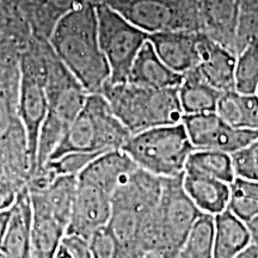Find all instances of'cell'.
<instances>
[{
    "instance_id": "1",
    "label": "cell",
    "mask_w": 258,
    "mask_h": 258,
    "mask_svg": "<svg viewBox=\"0 0 258 258\" xmlns=\"http://www.w3.org/2000/svg\"><path fill=\"white\" fill-rule=\"evenodd\" d=\"M97 2L82 0L61 16L50 32L57 60L85 91L101 93L110 79V70L98 41Z\"/></svg>"
},
{
    "instance_id": "2",
    "label": "cell",
    "mask_w": 258,
    "mask_h": 258,
    "mask_svg": "<svg viewBox=\"0 0 258 258\" xmlns=\"http://www.w3.org/2000/svg\"><path fill=\"white\" fill-rule=\"evenodd\" d=\"M101 95L132 135L182 122L178 88L153 89L132 83H106Z\"/></svg>"
},
{
    "instance_id": "3",
    "label": "cell",
    "mask_w": 258,
    "mask_h": 258,
    "mask_svg": "<svg viewBox=\"0 0 258 258\" xmlns=\"http://www.w3.org/2000/svg\"><path fill=\"white\" fill-rule=\"evenodd\" d=\"M132 133L116 117L101 93L88 96L85 105L51 153L54 160L69 153L101 154L122 150Z\"/></svg>"
},
{
    "instance_id": "4",
    "label": "cell",
    "mask_w": 258,
    "mask_h": 258,
    "mask_svg": "<svg viewBox=\"0 0 258 258\" xmlns=\"http://www.w3.org/2000/svg\"><path fill=\"white\" fill-rule=\"evenodd\" d=\"M46 91L48 114L38 139L36 169L49 161L51 153L82 111L89 96L59 60L47 63Z\"/></svg>"
},
{
    "instance_id": "5",
    "label": "cell",
    "mask_w": 258,
    "mask_h": 258,
    "mask_svg": "<svg viewBox=\"0 0 258 258\" xmlns=\"http://www.w3.org/2000/svg\"><path fill=\"white\" fill-rule=\"evenodd\" d=\"M122 150L139 167L161 178L183 175L194 148L182 122L133 134Z\"/></svg>"
},
{
    "instance_id": "6",
    "label": "cell",
    "mask_w": 258,
    "mask_h": 258,
    "mask_svg": "<svg viewBox=\"0 0 258 258\" xmlns=\"http://www.w3.org/2000/svg\"><path fill=\"white\" fill-rule=\"evenodd\" d=\"M148 35L202 30L200 0H101Z\"/></svg>"
},
{
    "instance_id": "7",
    "label": "cell",
    "mask_w": 258,
    "mask_h": 258,
    "mask_svg": "<svg viewBox=\"0 0 258 258\" xmlns=\"http://www.w3.org/2000/svg\"><path fill=\"white\" fill-rule=\"evenodd\" d=\"M98 41L110 70L109 83H127L135 57L148 41V34L103 2H97Z\"/></svg>"
},
{
    "instance_id": "8",
    "label": "cell",
    "mask_w": 258,
    "mask_h": 258,
    "mask_svg": "<svg viewBox=\"0 0 258 258\" xmlns=\"http://www.w3.org/2000/svg\"><path fill=\"white\" fill-rule=\"evenodd\" d=\"M202 212L183 186V175L163 178V194L158 206L160 251L164 258L178 256L192 226Z\"/></svg>"
},
{
    "instance_id": "9",
    "label": "cell",
    "mask_w": 258,
    "mask_h": 258,
    "mask_svg": "<svg viewBox=\"0 0 258 258\" xmlns=\"http://www.w3.org/2000/svg\"><path fill=\"white\" fill-rule=\"evenodd\" d=\"M34 66V61L29 57H24L22 60L17 99V116L25 135L30 176L36 169L38 139L48 114L47 73L43 76Z\"/></svg>"
},
{
    "instance_id": "10",
    "label": "cell",
    "mask_w": 258,
    "mask_h": 258,
    "mask_svg": "<svg viewBox=\"0 0 258 258\" xmlns=\"http://www.w3.org/2000/svg\"><path fill=\"white\" fill-rule=\"evenodd\" d=\"M182 123L195 150L232 154L258 138L257 132L234 128L226 123L217 112L184 115Z\"/></svg>"
},
{
    "instance_id": "11",
    "label": "cell",
    "mask_w": 258,
    "mask_h": 258,
    "mask_svg": "<svg viewBox=\"0 0 258 258\" xmlns=\"http://www.w3.org/2000/svg\"><path fill=\"white\" fill-rule=\"evenodd\" d=\"M110 215L111 196L78 180L66 234L78 235L89 240L96 231L108 225Z\"/></svg>"
},
{
    "instance_id": "12",
    "label": "cell",
    "mask_w": 258,
    "mask_h": 258,
    "mask_svg": "<svg viewBox=\"0 0 258 258\" xmlns=\"http://www.w3.org/2000/svg\"><path fill=\"white\" fill-rule=\"evenodd\" d=\"M163 194V178L137 167L111 195V207L129 209L141 217L156 211Z\"/></svg>"
},
{
    "instance_id": "13",
    "label": "cell",
    "mask_w": 258,
    "mask_h": 258,
    "mask_svg": "<svg viewBox=\"0 0 258 258\" xmlns=\"http://www.w3.org/2000/svg\"><path fill=\"white\" fill-rule=\"evenodd\" d=\"M202 34L237 55L241 0H200Z\"/></svg>"
},
{
    "instance_id": "14",
    "label": "cell",
    "mask_w": 258,
    "mask_h": 258,
    "mask_svg": "<svg viewBox=\"0 0 258 258\" xmlns=\"http://www.w3.org/2000/svg\"><path fill=\"white\" fill-rule=\"evenodd\" d=\"M199 35V31H164L148 35V41L167 67L184 76L198 67Z\"/></svg>"
},
{
    "instance_id": "15",
    "label": "cell",
    "mask_w": 258,
    "mask_h": 258,
    "mask_svg": "<svg viewBox=\"0 0 258 258\" xmlns=\"http://www.w3.org/2000/svg\"><path fill=\"white\" fill-rule=\"evenodd\" d=\"M196 70L209 85L221 93L234 91L235 54L200 32Z\"/></svg>"
},
{
    "instance_id": "16",
    "label": "cell",
    "mask_w": 258,
    "mask_h": 258,
    "mask_svg": "<svg viewBox=\"0 0 258 258\" xmlns=\"http://www.w3.org/2000/svg\"><path fill=\"white\" fill-rule=\"evenodd\" d=\"M138 165L123 150H114L98 154L78 176V180L88 183L112 195Z\"/></svg>"
},
{
    "instance_id": "17",
    "label": "cell",
    "mask_w": 258,
    "mask_h": 258,
    "mask_svg": "<svg viewBox=\"0 0 258 258\" xmlns=\"http://www.w3.org/2000/svg\"><path fill=\"white\" fill-rule=\"evenodd\" d=\"M32 209L30 258H54L66 227L51 215L40 194L29 192Z\"/></svg>"
},
{
    "instance_id": "18",
    "label": "cell",
    "mask_w": 258,
    "mask_h": 258,
    "mask_svg": "<svg viewBox=\"0 0 258 258\" xmlns=\"http://www.w3.org/2000/svg\"><path fill=\"white\" fill-rule=\"evenodd\" d=\"M31 226V201L25 186L11 208V219L0 247L2 258H30Z\"/></svg>"
},
{
    "instance_id": "19",
    "label": "cell",
    "mask_w": 258,
    "mask_h": 258,
    "mask_svg": "<svg viewBox=\"0 0 258 258\" xmlns=\"http://www.w3.org/2000/svg\"><path fill=\"white\" fill-rule=\"evenodd\" d=\"M182 80V74L176 73L163 62L150 41L139 51L128 77V83L153 89L178 88Z\"/></svg>"
},
{
    "instance_id": "20",
    "label": "cell",
    "mask_w": 258,
    "mask_h": 258,
    "mask_svg": "<svg viewBox=\"0 0 258 258\" xmlns=\"http://www.w3.org/2000/svg\"><path fill=\"white\" fill-rule=\"evenodd\" d=\"M183 186L198 208L205 214L215 217L227 209L230 184L199 173L183 172Z\"/></svg>"
},
{
    "instance_id": "21",
    "label": "cell",
    "mask_w": 258,
    "mask_h": 258,
    "mask_svg": "<svg viewBox=\"0 0 258 258\" xmlns=\"http://www.w3.org/2000/svg\"><path fill=\"white\" fill-rule=\"evenodd\" d=\"M250 243L246 222L228 209L215 215L213 258H235Z\"/></svg>"
},
{
    "instance_id": "22",
    "label": "cell",
    "mask_w": 258,
    "mask_h": 258,
    "mask_svg": "<svg viewBox=\"0 0 258 258\" xmlns=\"http://www.w3.org/2000/svg\"><path fill=\"white\" fill-rule=\"evenodd\" d=\"M221 95L202 78L196 69L184 74L178 86L179 102L184 115L215 112Z\"/></svg>"
},
{
    "instance_id": "23",
    "label": "cell",
    "mask_w": 258,
    "mask_h": 258,
    "mask_svg": "<svg viewBox=\"0 0 258 258\" xmlns=\"http://www.w3.org/2000/svg\"><path fill=\"white\" fill-rule=\"evenodd\" d=\"M215 112L232 127L258 133L257 95H243L237 91L222 93Z\"/></svg>"
},
{
    "instance_id": "24",
    "label": "cell",
    "mask_w": 258,
    "mask_h": 258,
    "mask_svg": "<svg viewBox=\"0 0 258 258\" xmlns=\"http://www.w3.org/2000/svg\"><path fill=\"white\" fill-rule=\"evenodd\" d=\"M77 186H78V177L57 176L54 182L48 186V189L37 192L42 196L51 215L61 225H63L66 230L70 222L71 213H72Z\"/></svg>"
},
{
    "instance_id": "25",
    "label": "cell",
    "mask_w": 258,
    "mask_h": 258,
    "mask_svg": "<svg viewBox=\"0 0 258 258\" xmlns=\"http://www.w3.org/2000/svg\"><path fill=\"white\" fill-rule=\"evenodd\" d=\"M184 171L211 177L227 184L235 178L231 154L219 151L195 150L190 154Z\"/></svg>"
},
{
    "instance_id": "26",
    "label": "cell",
    "mask_w": 258,
    "mask_h": 258,
    "mask_svg": "<svg viewBox=\"0 0 258 258\" xmlns=\"http://www.w3.org/2000/svg\"><path fill=\"white\" fill-rule=\"evenodd\" d=\"M214 217L202 213L186 237L178 258H213Z\"/></svg>"
},
{
    "instance_id": "27",
    "label": "cell",
    "mask_w": 258,
    "mask_h": 258,
    "mask_svg": "<svg viewBox=\"0 0 258 258\" xmlns=\"http://www.w3.org/2000/svg\"><path fill=\"white\" fill-rule=\"evenodd\" d=\"M258 90V40L250 41L235 56L234 91L256 95Z\"/></svg>"
},
{
    "instance_id": "28",
    "label": "cell",
    "mask_w": 258,
    "mask_h": 258,
    "mask_svg": "<svg viewBox=\"0 0 258 258\" xmlns=\"http://www.w3.org/2000/svg\"><path fill=\"white\" fill-rule=\"evenodd\" d=\"M227 209L244 222L256 218L258 215V182L235 177L230 184Z\"/></svg>"
},
{
    "instance_id": "29",
    "label": "cell",
    "mask_w": 258,
    "mask_h": 258,
    "mask_svg": "<svg viewBox=\"0 0 258 258\" xmlns=\"http://www.w3.org/2000/svg\"><path fill=\"white\" fill-rule=\"evenodd\" d=\"M89 244L93 258H132L108 226L96 231Z\"/></svg>"
},
{
    "instance_id": "30",
    "label": "cell",
    "mask_w": 258,
    "mask_h": 258,
    "mask_svg": "<svg viewBox=\"0 0 258 258\" xmlns=\"http://www.w3.org/2000/svg\"><path fill=\"white\" fill-rule=\"evenodd\" d=\"M234 176L258 182V138L231 154Z\"/></svg>"
},
{
    "instance_id": "31",
    "label": "cell",
    "mask_w": 258,
    "mask_h": 258,
    "mask_svg": "<svg viewBox=\"0 0 258 258\" xmlns=\"http://www.w3.org/2000/svg\"><path fill=\"white\" fill-rule=\"evenodd\" d=\"M97 156L98 154L96 153H69L57 159L49 160L47 165L54 171L56 176L78 177Z\"/></svg>"
},
{
    "instance_id": "32",
    "label": "cell",
    "mask_w": 258,
    "mask_h": 258,
    "mask_svg": "<svg viewBox=\"0 0 258 258\" xmlns=\"http://www.w3.org/2000/svg\"><path fill=\"white\" fill-rule=\"evenodd\" d=\"M27 185L18 184L9 178H0V212L8 211L14 207L19 192Z\"/></svg>"
},
{
    "instance_id": "33",
    "label": "cell",
    "mask_w": 258,
    "mask_h": 258,
    "mask_svg": "<svg viewBox=\"0 0 258 258\" xmlns=\"http://www.w3.org/2000/svg\"><path fill=\"white\" fill-rule=\"evenodd\" d=\"M10 219H11V209L0 212V247H2L3 240H4L6 231H8Z\"/></svg>"
},
{
    "instance_id": "34",
    "label": "cell",
    "mask_w": 258,
    "mask_h": 258,
    "mask_svg": "<svg viewBox=\"0 0 258 258\" xmlns=\"http://www.w3.org/2000/svg\"><path fill=\"white\" fill-rule=\"evenodd\" d=\"M246 226L250 233L251 243L258 246V215L256 218H253L252 220L246 222Z\"/></svg>"
},
{
    "instance_id": "35",
    "label": "cell",
    "mask_w": 258,
    "mask_h": 258,
    "mask_svg": "<svg viewBox=\"0 0 258 258\" xmlns=\"http://www.w3.org/2000/svg\"><path fill=\"white\" fill-rule=\"evenodd\" d=\"M235 258H258V246L250 243Z\"/></svg>"
},
{
    "instance_id": "36",
    "label": "cell",
    "mask_w": 258,
    "mask_h": 258,
    "mask_svg": "<svg viewBox=\"0 0 258 258\" xmlns=\"http://www.w3.org/2000/svg\"><path fill=\"white\" fill-rule=\"evenodd\" d=\"M138 258H164L163 256H160V254H158V253H145V254H143V256H140V257H138Z\"/></svg>"
},
{
    "instance_id": "37",
    "label": "cell",
    "mask_w": 258,
    "mask_h": 258,
    "mask_svg": "<svg viewBox=\"0 0 258 258\" xmlns=\"http://www.w3.org/2000/svg\"><path fill=\"white\" fill-rule=\"evenodd\" d=\"M256 95H257V96H258V90H257V92H256Z\"/></svg>"
},
{
    "instance_id": "38",
    "label": "cell",
    "mask_w": 258,
    "mask_h": 258,
    "mask_svg": "<svg viewBox=\"0 0 258 258\" xmlns=\"http://www.w3.org/2000/svg\"><path fill=\"white\" fill-rule=\"evenodd\" d=\"M0 258H2V254H0Z\"/></svg>"
},
{
    "instance_id": "39",
    "label": "cell",
    "mask_w": 258,
    "mask_h": 258,
    "mask_svg": "<svg viewBox=\"0 0 258 258\" xmlns=\"http://www.w3.org/2000/svg\"><path fill=\"white\" fill-rule=\"evenodd\" d=\"M175 258H178V257H175Z\"/></svg>"
}]
</instances>
